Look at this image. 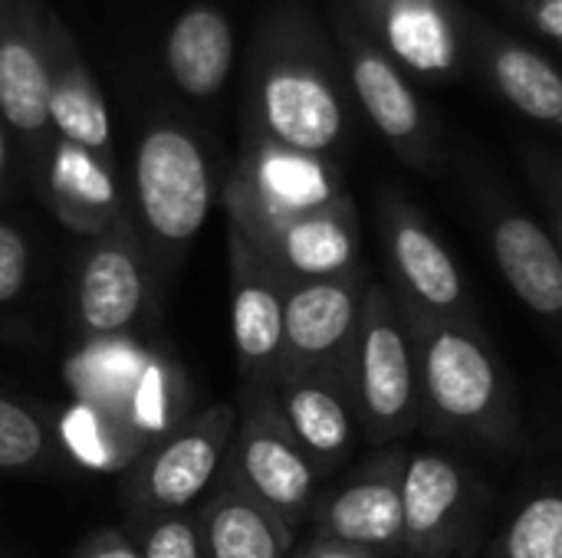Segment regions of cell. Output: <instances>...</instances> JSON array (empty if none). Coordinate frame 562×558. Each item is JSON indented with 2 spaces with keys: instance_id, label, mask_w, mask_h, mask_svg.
I'll list each match as a JSON object with an SVG mask.
<instances>
[{
  "instance_id": "cell-17",
  "label": "cell",
  "mask_w": 562,
  "mask_h": 558,
  "mask_svg": "<svg viewBox=\"0 0 562 558\" xmlns=\"http://www.w3.org/2000/svg\"><path fill=\"white\" fill-rule=\"evenodd\" d=\"M231 339L244 385H273L283 375V280L227 230Z\"/></svg>"
},
{
  "instance_id": "cell-19",
  "label": "cell",
  "mask_w": 562,
  "mask_h": 558,
  "mask_svg": "<svg viewBox=\"0 0 562 558\" xmlns=\"http://www.w3.org/2000/svg\"><path fill=\"white\" fill-rule=\"evenodd\" d=\"M43 23V53L49 69V128L56 138H66L95 158L115 164L112 155V122L105 95L76 49L69 30L59 23V16L46 7H40Z\"/></svg>"
},
{
  "instance_id": "cell-23",
  "label": "cell",
  "mask_w": 562,
  "mask_h": 558,
  "mask_svg": "<svg viewBox=\"0 0 562 558\" xmlns=\"http://www.w3.org/2000/svg\"><path fill=\"white\" fill-rule=\"evenodd\" d=\"M165 62L184 95H217L234 69V30L224 10L211 3L188 7L165 39Z\"/></svg>"
},
{
  "instance_id": "cell-5",
  "label": "cell",
  "mask_w": 562,
  "mask_h": 558,
  "mask_svg": "<svg viewBox=\"0 0 562 558\" xmlns=\"http://www.w3.org/2000/svg\"><path fill=\"white\" fill-rule=\"evenodd\" d=\"M234 411V437L217 483L240 490L296 536L326 480L286 431L270 385H240Z\"/></svg>"
},
{
  "instance_id": "cell-4",
  "label": "cell",
  "mask_w": 562,
  "mask_h": 558,
  "mask_svg": "<svg viewBox=\"0 0 562 558\" xmlns=\"http://www.w3.org/2000/svg\"><path fill=\"white\" fill-rule=\"evenodd\" d=\"M349 382L369 447H389L422 424L418 365L405 312L385 283L366 286Z\"/></svg>"
},
{
  "instance_id": "cell-33",
  "label": "cell",
  "mask_w": 562,
  "mask_h": 558,
  "mask_svg": "<svg viewBox=\"0 0 562 558\" xmlns=\"http://www.w3.org/2000/svg\"><path fill=\"white\" fill-rule=\"evenodd\" d=\"M290 558H310V556H306V546H293V553H290Z\"/></svg>"
},
{
  "instance_id": "cell-24",
  "label": "cell",
  "mask_w": 562,
  "mask_h": 558,
  "mask_svg": "<svg viewBox=\"0 0 562 558\" xmlns=\"http://www.w3.org/2000/svg\"><path fill=\"white\" fill-rule=\"evenodd\" d=\"M491 79L501 95L520 109L527 118L543 125H560L562 118V79L553 62L517 39H497L487 56Z\"/></svg>"
},
{
  "instance_id": "cell-25",
  "label": "cell",
  "mask_w": 562,
  "mask_h": 558,
  "mask_svg": "<svg viewBox=\"0 0 562 558\" xmlns=\"http://www.w3.org/2000/svg\"><path fill=\"white\" fill-rule=\"evenodd\" d=\"M484 558H562V497L537 490L510 516Z\"/></svg>"
},
{
  "instance_id": "cell-9",
  "label": "cell",
  "mask_w": 562,
  "mask_h": 558,
  "mask_svg": "<svg viewBox=\"0 0 562 558\" xmlns=\"http://www.w3.org/2000/svg\"><path fill=\"white\" fill-rule=\"evenodd\" d=\"M408 451L398 444L375 447L352 474L319 493L306 523L313 539L346 546L375 558L402 556V474Z\"/></svg>"
},
{
  "instance_id": "cell-32",
  "label": "cell",
  "mask_w": 562,
  "mask_h": 558,
  "mask_svg": "<svg viewBox=\"0 0 562 558\" xmlns=\"http://www.w3.org/2000/svg\"><path fill=\"white\" fill-rule=\"evenodd\" d=\"M10 132L3 128V122H0V194H3V187H7V171H10V138H7Z\"/></svg>"
},
{
  "instance_id": "cell-2",
  "label": "cell",
  "mask_w": 562,
  "mask_h": 558,
  "mask_svg": "<svg viewBox=\"0 0 562 558\" xmlns=\"http://www.w3.org/2000/svg\"><path fill=\"white\" fill-rule=\"evenodd\" d=\"M247 128L316 158H329L346 141L349 112L342 89L326 53L306 39L303 26H290L260 46Z\"/></svg>"
},
{
  "instance_id": "cell-11",
  "label": "cell",
  "mask_w": 562,
  "mask_h": 558,
  "mask_svg": "<svg viewBox=\"0 0 562 558\" xmlns=\"http://www.w3.org/2000/svg\"><path fill=\"white\" fill-rule=\"evenodd\" d=\"M481 516V483L454 457L418 451L402 474V556L454 558Z\"/></svg>"
},
{
  "instance_id": "cell-7",
  "label": "cell",
  "mask_w": 562,
  "mask_h": 558,
  "mask_svg": "<svg viewBox=\"0 0 562 558\" xmlns=\"http://www.w3.org/2000/svg\"><path fill=\"white\" fill-rule=\"evenodd\" d=\"M342 194L339 168L329 158L283 148L247 128L240 161L231 171L221 201L227 210V227L244 230L316 210Z\"/></svg>"
},
{
  "instance_id": "cell-22",
  "label": "cell",
  "mask_w": 562,
  "mask_h": 558,
  "mask_svg": "<svg viewBox=\"0 0 562 558\" xmlns=\"http://www.w3.org/2000/svg\"><path fill=\"white\" fill-rule=\"evenodd\" d=\"M204 558H290L296 536L240 490L217 483L194 510Z\"/></svg>"
},
{
  "instance_id": "cell-14",
  "label": "cell",
  "mask_w": 562,
  "mask_h": 558,
  "mask_svg": "<svg viewBox=\"0 0 562 558\" xmlns=\"http://www.w3.org/2000/svg\"><path fill=\"white\" fill-rule=\"evenodd\" d=\"M40 7V0H0V122L16 135L33 174L53 141Z\"/></svg>"
},
{
  "instance_id": "cell-20",
  "label": "cell",
  "mask_w": 562,
  "mask_h": 558,
  "mask_svg": "<svg viewBox=\"0 0 562 558\" xmlns=\"http://www.w3.org/2000/svg\"><path fill=\"white\" fill-rule=\"evenodd\" d=\"M36 184L53 217L86 240L112 230L128 217L115 181V164L66 138L53 135L36 168Z\"/></svg>"
},
{
  "instance_id": "cell-1",
  "label": "cell",
  "mask_w": 562,
  "mask_h": 558,
  "mask_svg": "<svg viewBox=\"0 0 562 558\" xmlns=\"http://www.w3.org/2000/svg\"><path fill=\"white\" fill-rule=\"evenodd\" d=\"M402 312L415 345L422 424L454 441L461 437L497 451L517 447L520 408L514 382L481 326Z\"/></svg>"
},
{
  "instance_id": "cell-10",
  "label": "cell",
  "mask_w": 562,
  "mask_h": 558,
  "mask_svg": "<svg viewBox=\"0 0 562 558\" xmlns=\"http://www.w3.org/2000/svg\"><path fill=\"white\" fill-rule=\"evenodd\" d=\"M148 299L151 260L132 217H125L79 253L72 289L76 329L86 342L122 339L145 316Z\"/></svg>"
},
{
  "instance_id": "cell-26",
  "label": "cell",
  "mask_w": 562,
  "mask_h": 558,
  "mask_svg": "<svg viewBox=\"0 0 562 558\" xmlns=\"http://www.w3.org/2000/svg\"><path fill=\"white\" fill-rule=\"evenodd\" d=\"M56 437L49 421L30 405L0 395V474L40 470L53 460Z\"/></svg>"
},
{
  "instance_id": "cell-13",
  "label": "cell",
  "mask_w": 562,
  "mask_h": 558,
  "mask_svg": "<svg viewBox=\"0 0 562 558\" xmlns=\"http://www.w3.org/2000/svg\"><path fill=\"white\" fill-rule=\"evenodd\" d=\"M270 391L286 431L323 480L352 460L362 424L349 368H286Z\"/></svg>"
},
{
  "instance_id": "cell-8",
  "label": "cell",
  "mask_w": 562,
  "mask_h": 558,
  "mask_svg": "<svg viewBox=\"0 0 562 558\" xmlns=\"http://www.w3.org/2000/svg\"><path fill=\"white\" fill-rule=\"evenodd\" d=\"M379 220L385 260L392 270V283L385 286L398 306L441 322H477L464 270L431 230L425 214L398 191H385Z\"/></svg>"
},
{
  "instance_id": "cell-18",
  "label": "cell",
  "mask_w": 562,
  "mask_h": 558,
  "mask_svg": "<svg viewBox=\"0 0 562 558\" xmlns=\"http://www.w3.org/2000/svg\"><path fill=\"white\" fill-rule=\"evenodd\" d=\"M375 46L425 79H448L464 62V23L454 0H359Z\"/></svg>"
},
{
  "instance_id": "cell-6",
  "label": "cell",
  "mask_w": 562,
  "mask_h": 558,
  "mask_svg": "<svg viewBox=\"0 0 562 558\" xmlns=\"http://www.w3.org/2000/svg\"><path fill=\"white\" fill-rule=\"evenodd\" d=\"M234 421V401H224L191 411L161 431L125 467L122 500L128 520L138 523L148 516L194 513L221 480Z\"/></svg>"
},
{
  "instance_id": "cell-29",
  "label": "cell",
  "mask_w": 562,
  "mask_h": 558,
  "mask_svg": "<svg viewBox=\"0 0 562 558\" xmlns=\"http://www.w3.org/2000/svg\"><path fill=\"white\" fill-rule=\"evenodd\" d=\"M72 558H142L132 536L122 529H99L89 539L79 543V549L72 553Z\"/></svg>"
},
{
  "instance_id": "cell-15",
  "label": "cell",
  "mask_w": 562,
  "mask_h": 558,
  "mask_svg": "<svg viewBox=\"0 0 562 558\" xmlns=\"http://www.w3.org/2000/svg\"><path fill=\"white\" fill-rule=\"evenodd\" d=\"M339 46L356 99L375 132L395 148L405 164L428 171L435 164V132L402 69L372 43L369 33H362L349 20H339Z\"/></svg>"
},
{
  "instance_id": "cell-21",
  "label": "cell",
  "mask_w": 562,
  "mask_h": 558,
  "mask_svg": "<svg viewBox=\"0 0 562 558\" xmlns=\"http://www.w3.org/2000/svg\"><path fill=\"white\" fill-rule=\"evenodd\" d=\"M491 257L514 296L547 326L562 316V257L557 237L517 207L487 210Z\"/></svg>"
},
{
  "instance_id": "cell-16",
  "label": "cell",
  "mask_w": 562,
  "mask_h": 558,
  "mask_svg": "<svg viewBox=\"0 0 562 558\" xmlns=\"http://www.w3.org/2000/svg\"><path fill=\"white\" fill-rule=\"evenodd\" d=\"M366 286V270L283 286V372L349 368Z\"/></svg>"
},
{
  "instance_id": "cell-31",
  "label": "cell",
  "mask_w": 562,
  "mask_h": 558,
  "mask_svg": "<svg viewBox=\"0 0 562 558\" xmlns=\"http://www.w3.org/2000/svg\"><path fill=\"white\" fill-rule=\"evenodd\" d=\"M306 556L310 558H375L366 556V553H356V549H346V546H333V543H323V539H306Z\"/></svg>"
},
{
  "instance_id": "cell-12",
  "label": "cell",
  "mask_w": 562,
  "mask_h": 558,
  "mask_svg": "<svg viewBox=\"0 0 562 558\" xmlns=\"http://www.w3.org/2000/svg\"><path fill=\"white\" fill-rule=\"evenodd\" d=\"M227 230H234L283 283L333 280L362 270L359 214L349 194L273 224Z\"/></svg>"
},
{
  "instance_id": "cell-27",
  "label": "cell",
  "mask_w": 562,
  "mask_h": 558,
  "mask_svg": "<svg viewBox=\"0 0 562 558\" xmlns=\"http://www.w3.org/2000/svg\"><path fill=\"white\" fill-rule=\"evenodd\" d=\"M132 543L142 558H204L194 513H168L132 523Z\"/></svg>"
},
{
  "instance_id": "cell-3",
  "label": "cell",
  "mask_w": 562,
  "mask_h": 558,
  "mask_svg": "<svg viewBox=\"0 0 562 558\" xmlns=\"http://www.w3.org/2000/svg\"><path fill=\"white\" fill-rule=\"evenodd\" d=\"M135 230L151 266H171L204 230L214 204V178L204 145L178 122H155L132 158Z\"/></svg>"
},
{
  "instance_id": "cell-30",
  "label": "cell",
  "mask_w": 562,
  "mask_h": 558,
  "mask_svg": "<svg viewBox=\"0 0 562 558\" xmlns=\"http://www.w3.org/2000/svg\"><path fill=\"white\" fill-rule=\"evenodd\" d=\"M533 23L543 36L560 39L562 36V0H537L533 7Z\"/></svg>"
},
{
  "instance_id": "cell-28",
  "label": "cell",
  "mask_w": 562,
  "mask_h": 558,
  "mask_svg": "<svg viewBox=\"0 0 562 558\" xmlns=\"http://www.w3.org/2000/svg\"><path fill=\"white\" fill-rule=\"evenodd\" d=\"M30 266L33 260H30L26 237L13 224L0 220V312H10L23 299L30 283Z\"/></svg>"
}]
</instances>
